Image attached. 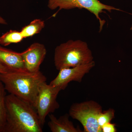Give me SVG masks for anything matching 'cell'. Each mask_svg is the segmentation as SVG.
Wrapping results in <instances>:
<instances>
[{"mask_svg":"<svg viewBox=\"0 0 132 132\" xmlns=\"http://www.w3.org/2000/svg\"><path fill=\"white\" fill-rule=\"evenodd\" d=\"M6 120L4 132H42L37 112L32 105L14 95L6 98Z\"/></svg>","mask_w":132,"mask_h":132,"instance_id":"1","label":"cell"},{"mask_svg":"<svg viewBox=\"0 0 132 132\" xmlns=\"http://www.w3.org/2000/svg\"><path fill=\"white\" fill-rule=\"evenodd\" d=\"M0 80L9 94L27 102L34 108L39 90L46 82L47 78L40 71H9L0 74Z\"/></svg>","mask_w":132,"mask_h":132,"instance_id":"2","label":"cell"},{"mask_svg":"<svg viewBox=\"0 0 132 132\" xmlns=\"http://www.w3.org/2000/svg\"><path fill=\"white\" fill-rule=\"evenodd\" d=\"M92 51L86 42L69 40L55 49L54 63L57 70L73 67L93 61Z\"/></svg>","mask_w":132,"mask_h":132,"instance_id":"3","label":"cell"},{"mask_svg":"<svg viewBox=\"0 0 132 132\" xmlns=\"http://www.w3.org/2000/svg\"><path fill=\"white\" fill-rule=\"evenodd\" d=\"M102 111L101 106L90 100L72 104L69 111L70 117L80 122L85 132H102L97 117Z\"/></svg>","mask_w":132,"mask_h":132,"instance_id":"4","label":"cell"},{"mask_svg":"<svg viewBox=\"0 0 132 132\" xmlns=\"http://www.w3.org/2000/svg\"><path fill=\"white\" fill-rule=\"evenodd\" d=\"M48 7L51 10L59 8L55 15L61 10H70L75 8L80 9H84L88 10L95 15L100 24V32L103 29L105 23V20H101L100 14L105 13V10L111 13L112 10L121 11L120 10L109 5H105L99 0H48Z\"/></svg>","mask_w":132,"mask_h":132,"instance_id":"5","label":"cell"},{"mask_svg":"<svg viewBox=\"0 0 132 132\" xmlns=\"http://www.w3.org/2000/svg\"><path fill=\"white\" fill-rule=\"evenodd\" d=\"M61 91L60 88L48 85L46 82L41 86L36 100L34 108L42 126L45 125L47 116L53 113L60 108L57 98Z\"/></svg>","mask_w":132,"mask_h":132,"instance_id":"6","label":"cell"},{"mask_svg":"<svg viewBox=\"0 0 132 132\" xmlns=\"http://www.w3.org/2000/svg\"><path fill=\"white\" fill-rule=\"evenodd\" d=\"M95 65V62L93 61L90 63L73 67L62 69L59 70L58 75L49 84L60 88L61 90H65L71 81L81 82L84 76L88 73Z\"/></svg>","mask_w":132,"mask_h":132,"instance_id":"7","label":"cell"},{"mask_svg":"<svg viewBox=\"0 0 132 132\" xmlns=\"http://www.w3.org/2000/svg\"><path fill=\"white\" fill-rule=\"evenodd\" d=\"M21 54L27 71L35 72L40 71V65L47 54L45 45L39 43H34Z\"/></svg>","mask_w":132,"mask_h":132,"instance_id":"8","label":"cell"},{"mask_svg":"<svg viewBox=\"0 0 132 132\" xmlns=\"http://www.w3.org/2000/svg\"><path fill=\"white\" fill-rule=\"evenodd\" d=\"M0 64L10 71H27L21 53L5 48L1 45Z\"/></svg>","mask_w":132,"mask_h":132,"instance_id":"9","label":"cell"},{"mask_svg":"<svg viewBox=\"0 0 132 132\" xmlns=\"http://www.w3.org/2000/svg\"><path fill=\"white\" fill-rule=\"evenodd\" d=\"M50 120L48 126L52 132H82L79 127H76L69 120V113L65 114L57 118L53 114L48 115Z\"/></svg>","mask_w":132,"mask_h":132,"instance_id":"10","label":"cell"},{"mask_svg":"<svg viewBox=\"0 0 132 132\" xmlns=\"http://www.w3.org/2000/svg\"><path fill=\"white\" fill-rule=\"evenodd\" d=\"M45 26V21L41 19H36L22 27L20 32L24 39L29 38L40 33Z\"/></svg>","mask_w":132,"mask_h":132,"instance_id":"11","label":"cell"},{"mask_svg":"<svg viewBox=\"0 0 132 132\" xmlns=\"http://www.w3.org/2000/svg\"><path fill=\"white\" fill-rule=\"evenodd\" d=\"M20 31L10 30L0 37V45L7 46L13 43H18L24 39Z\"/></svg>","mask_w":132,"mask_h":132,"instance_id":"12","label":"cell"},{"mask_svg":"<svg viewBox=\"0 0 132 132\" xmlns=\"http://www.w3.org/2000/svg\"><path fill=\"white\" fill-rule=\"evenodd\" d=\"M6 91L4 85L0 80V132H4L6 120Z\"/></svg>","mask_w":132,"mask_h":132,"instance_id":"13","label":"cell"},{"mask_svg":"<svg viewBox=\"0 0 132 132\" xmlns=\"http://www.w3.org/2000/svg\"><path fill=\"white\" fill-rule=\"evenodd\" d=\"M114 117L115 110L113 109L109 108L106 111H102L97 117L98 124L101 128L105 124L111 122Z\"/></svg>","mask_w":132,"mask_h":132,"instance_id":"14","label":"cell"},{"mask_svg":"<svg viewBox=\"0 0 132 132\" xmlns=\"http://www.w3.org/2000/svg\"><path fill=\"white\" fill-rule=\"evenodd\" d=\"M115 124L108 123L105 124L101 127L102 132H116L117 130Z\"/></svg>","mask_w":132,"mask_h":132,"instance_id":"15","label":"cell"},{"mask_svg":"<svg viewBox=\"0 0 132 132\" xmlns=\"http://www.w3.org/2000/svg\"><path fill=\"white\" fill-rule=\"evenodd\" d=\"M10 71L7 68L0 64V74L6 73Z\"/></svg>","mask_w":132,"mask_h":132,"instance_id":"16","label":"cell"},{"mask_svg":"<svg viewBox=\"0 0 132 132\" xmlns=\"http://www.w3.org/2000/svg\"><path fill=\"white\" fill-rule=\"evenodd\" d=\"M0 24H2V25H7V22L6 21V20L3 19L1 15H0Z\"/></svg>","mask_w":132,"mask_h":132,"instance_id":"17","label":"cell"},{"mask_svg":"<svg viewBox=\"0 0 132 132\" xmlns=\"http://www.w3.org/2000/svg\"><path fill=\"white\" fill-rule=\"evenodd\" d=\"M130 30H132V25H131V28H130Z\"/></svg>","mask_w":132,"mask_h":132,"instance_id":"18","label":"cell"}]
</instances>
